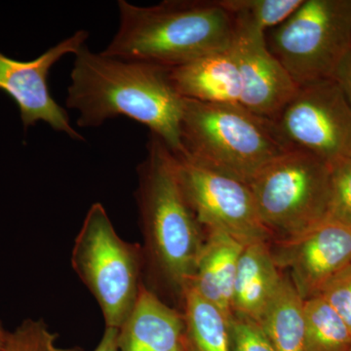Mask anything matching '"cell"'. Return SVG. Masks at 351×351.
<instances>
[{"instance_id": "cell-5", "label": "cell", "mask_w": 351, "mask_h": 351, "mask_svg": "<svg viewBox=\"0 0 351 351\" xmlns=\"http://www.w3.org/2000/svg\"><path fill=\"white\" fill-rule=\"evenodd\" d=\"M71 267L100 307L106 327L119 330L144 285L142 247L119 237L101 203L88 210L71 251Z\"/></svg>"}, {"instance_id": "cell-16", "label": "cell", "mask_w": 351, "mask_h": 351, "mask_svg": "<svg viewBox=\"0 0 351 351\" xmlns=\"http://www.w3.org/2000/svg\"><path fill=\"white\" fill-rule=\"evenodd\" d=\"M283 278L269 242L245 246L233 290V315L260 323Z\"/></svg>"}, {"instance_id": "cell-4", "label": "cell", "mask_w": 351, "mask_h": 351, "mask_svg": "<svg viewBox=\"0 0 351 351\" xmlns=\"http://www.w3.org/2000/svg\"><path fill=\"white\" fill-rule=\"evenodd\" d=\"M181 140L184 154L246 184L263 166L293 147L272 120L239 104L189 99H184Z\"/></svg>"}, {"instance_id": "cell-7", "label": "cell", "mask_w": 351, "mask_h": 351, "mask_svg": "<svg viewBox=\"0 0 351 351\" xmlns=\"http://www.w3.org/2000/svg\"><path fill=\"white\" fill-rule=\"evenodd\" d=\"M267 43L298 86L331 80L351 50V0H304Z\"/></svg>"}, {"instance_id": "cell-18", "label": "cell", "mask_w": 351, "mask_h": 351, "mask_svg": "<svg viewBox=\"0 0 351 351\" xmlns=\"http://www.w3.org/2000/svg\"><path fill=\"white\" fill-rule=\"evenodd\" d=\"M186 337L196 351H232L230 323L218 307L189 287L182 295Z\"/></svg>"}, {"instance_id": "cell-11", "label": "cell", "mask_w": 351, "mask_h": 351, "mask_svg": "<svg viewBox=\"0 0 351 351\" xmlns=\"http://www.w3.org/2000/svg\"><path fill=\"white\" fill-rule=\"evenodd\" d=\"M272 255L289 271L295 290L306 300L351 263V228L325 221L285 240H276Z\"/></svg>"}, {"instance_id": "cell-21", "label": "cell", "mask_w": 351, "mask_h": 351, "mask_svg": "<svg viewBox=\"0 0 351 351\" xmlns=\"http://www.w3.org/2000/svg\"><path fill=\"white\" fill-rule=\"evenodd\" d=\"M330 198L326 221L351 228V157L329 161Z\"/></svg>"}, {"instance_id": "cell-15", "label": "cell", "mask_w": 351, "mask_h": 351, "mask_svg": "<svg viewBox=\"0 0 351 351\" xmlns=\"http://www.w3.org/2000/svg\"><path fill=\"white\" fill-rule=\"evenodd\" d=\"M244 248L243 244L225 232L206 230L189 285L203 299L218 307L228 319L233 315V290Z\"/></svg>"}, {"instance_id": "cell-24", "label": "cell", "mask_w": 351, "mask_h": 351, "mask_svg": "<svg viewBox=\"0 0 351 351\" xmlns=\"http://www.w3.org/2000/svg\"><path fill=\"white\" fill-rule=\"evenodd\" d=\"M317 295L338 313L351 330V263L332 277Z\"/></svg>"}, {"instance_id": "cell-12", "label": "cell", "mask_w": 351, "mask_h": 351, "mask_svg": "<svg viewBox=\"0 0 351 351\" xmlns=\"http://www.w3.org/2000/svg\"><path fill=\"white\" fill-rule=\"evenodd\" d=\"M232 47L241 78L240 105L274 121L299 86L269 50L265 32L234 24Z\"/></svg>"}, {"instance_id": "cell-1", "label": "cell", "mask_w": 351, "mask_h": 351, "mask_svg": "<svg viewBox=\"0 0 351 351\" xmlns=\"http://www.w3.org/2000/svg\"><path fill=\"white\" fill-rule=\"evenodd\" d=\"M75 57L66 106L80 113L78 126L92 128L129 117L149 127L175 154H184V99L171 82L169 69L106 56L86 44Z\"/></svg>"}, {"instance_id": "cell-9", "label": "cell", "mask_w": 351, "mask_h": 351, "mask_svg": "<svg viewBox=\"0 0 351 351\" xmlns=\"http://www.w3.org/2000/svg\"><path fill=\"white\" fill-rule=\"evenodd\" d=\"M274 122L291 147L327 161L351 157V108L332 78L299 87Z\"/></svg>"}, {"instance_id": "cell-29", "label": "cell", "mask_w": 351, "mask_h": 351, "mask_svg": "<svg viewBox=\"0 0 351 351\" xmlns=\"http://www.w3.org/2000/svg\"><path fill=\"white\" fill-rule=\"evenodd\" d=\"M186 351H196L193 345H191V341H189L188 337H186Z\"/></svg>"}, {"instance_id": "cell-10", "label": "cell", "mask_w": 351, "mask_h": 351, "mask_svg": "<svg viewBox=\"0 0 351 351\" xmlns=\"http://www.w3.org/2000/svg\"><path fill=\"white\" fill-rule=\"evenodd\" d=\"M88 38L89 34L80 29L32 61H18L0 52V90L19 108L25 130L44 122L69 138L84 141L82 134L71 125L68 112L51 95L48 76L57 62L66 55H75Z\"/></svg>"}, {"instance_id": "cell-23", "label": "cell", "mask_w": 351, "mask_h": 351, "mask_svg": "<svg viewBox=\"0 0 351 351\" xmlns=\"http://www.w3.org/2000/svg\"><path fill=\"white\" fill-rule=\"evenodd\" d=\"M228 323L232 351H276L255 321L232 315Z\"/></svg>"}, {"instance_id": "cell-14", "label": "cell", "mask_w": 351, "mask_h": 351, "mask_svg": "<svg viewBox=\"0 0 351 351\" xmlns=\"http://www.w3.org/2000/svg\"><path fill=\"white\" fill-rule=\"evenodd\" d=\"M169 77L184 99L240 105L241 78L232 45L169 69Z\"/></svg>"}, {"instance_id": "cell-20", "label": "cell", "mask_w": 351, "mask_h": 351, "mask_svg": "<svg viewBox=\"0 0 351 351\" xmlns=\"http://www.w3.org/2000/svg\"><path fill=\"white\" fill-rule=\"evenodd\" d=\"M233 23L267 32L285 22L304 0H219Z\"/></svg>"}, {"instance_id": "cell-3", "label": "cell", "mask_w": 351, "mask_h": 351, "mask_svg": "<svg viewBox=\"0 0 351 351\" xmlns=\"http://www.w3.org/2000/svg\"><path fill=\"white\" fill-rule=\"evenodd\" d=\"M137 171L145 262L149 260L182 298L193 280L205 233L184 195L174 152L154 134Z\"/></svg>"}, {"instance_id": "cell-28", "label": "cell", "mask_w": 351, "mask_h": 351, "mask_svg": "<svg viewBox=\"0 0 351 351\" xmlns=\"http://www.w3.org/2000/svg\"><path fill=\"white\" fill-rule=\"evenodd\" d=\"M186 337H184V339H182L181 345L178 346V348H176L175 350H172V351H186Z\"/></svg>"}, {"instance_id": "cell-19", "label": "cell", "mask_w": 351, "mask_h": 351, "mask_svg": "<svg viewBox=\"0 0 351 351\" xmlns=\"http://www.w3.org/2000/svg\"><path fill=\"white\" fill-rule=\"evenodd\" d=\"M306 351H351V330L319 295L304 300Z\"/></svg>"}, {"instance_id": "cell-6", "label": "cell", "mask_w": 351, "mask_h": 351, "mask_svg": "<svg viewBox=\"0 0 351 351\" xmlns=\"http://www.w3.org/2000/svg\"><path fill=\"white\" fill-rule=\"evenodd\" d=\"M247 184L274 239L297 237L327 219L330 164L311 152L291 147Z\"/></svg>"}, {"instance_id": "cell-25", "label": "cell", "mask_w": 351, "mask_h": 351, "mask_svg": "<svg viewBox=\"0 0 351 351\" xmlns=\"http://www.w3.org/2000/svg\"><path fill=\"white\" fill-rule=\"evenodd\" d=\"M332 80H336L351 108V50L339 64Z\"/></svg>"}, {"instance_id": "cell-2", "label": "cell", "mask_w": 351, "mask_h": 351, "mask_svg": "<svg viewBox=\"0 0 351 351\" xmlns=\"http://www.w3.org/2000/svg\"><path fill=\"white\" fill-rule=\"evenodd\" d=\"M119 31L104 55L166 69L232 47L234 24L217 1L168 0L154 6L117 2Z\"/></svg>"}, {"instance_id": "cell-13", "label": "cell", "mask_w": 351, "mask_h": 351, "mask_svg": "<svg viewBox=\"0 0 351 351\" xmlns=\"http://www.w3.org/2000/svg\"><path fill=\"white\" fill-rule=\"evenodd\" d=\"M184 315L143 285L128 319L119 329L120 351H172L186 337Z\"/></svg>"}, {"instance_id": "cell-27", "label": "cell", "mask_w": 351, "mask_h": 351, "mask_svg": "<svg viewBox=\"0 0 351 351\" xmlns=\"http://www.w3.org/2000/svg\"><path fill=\"white\" fill-rule=\"evenodd\" d=\"M7 335H8V332L4 330L3 326L0 323V351H5Z\"/></svg>"}, {"instance_id": "cell-8", "label": "cell", "mask_w": 351, "mask_h": 351, "mask_svg": "<svg viewBox=\"0 0 351 351\" xmlns=\"http://www.w3.org/2000/svg\"><path fill=\"white\" fill-rule=\"evenodd\" d=\"M182 189L205 230H219L247 246L274 240L258 215L246 182L175 154Z\"/></svg>"}, {"instance_id": "cell-22", "label": "cell", "mask_w": 351, "mask_h": 351, "mask_svg": "<svg viewBox=\"0 0 351 351\" xmlns=\"http://www.w3.org/2000/svg\"><path fill=\"white\" fill-rule=\"evenodd\" d=\"M58 335L43 319H25L8 332L5 351H83L80 346L61 348Z\"/></svg>"}, {"instance_id": "cell-17", "label": "cell", "mask_w": 351, "mask_h": 351, "mask_svg": "<svg viewBox=\"0 0 351 351\" xmlns=\"http://www.w3.org/2000/svg\"><path fill=\"white\" fill-rule=\"evenodd\" d=\"M258 324L274 350L306 351L304 300L288 276H284Z\"/></svg>"}, {"instance_id": "cell-26", "label": "cell", "mask_w": 351, "mask_h": 351, "mask_svg": "<svg viewBox=\"0 0 351 351\" xmlns=\"http://www.w3.org/2000/svg\"><path fill=\"white\" fill-rule=\"evenodd\" d=\"M94 351H120L119 346V330L106 327L100 343Z\"/></svg>"}]
</instances>
